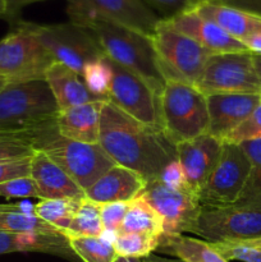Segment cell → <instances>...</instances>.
I'll return each mask as SVG.
<instances>
[{"label": "cell", "instance_id": "cell-1", "mask_svg": "<svg viewBox=\"0 0 261 262\" xmlns=\"http://www.w3.org/2000/svg\"><path fill=\"white\" fill-rule=\"evenodd\" d=\"M99 145L115 165L136 171L147 183L159 179L177 159L176 145L164 132L133 119L110 101H105L100 115Z\"/></svg>", "mask_w": 261, "mask_h": 262}, {"label": "cell", "instance_id": "cell-2", "mask_svg": "<svg viewBox=\"0 0 261 262\" xmlns=\"http://www.w3.org/2000/svg\"><path fill=\"white\" fill-rule=\"evenodd\" d=\"M58 114L45 78L9 82L0 91V133L31 135L56 127Z\"/></svg>", "mask_w": 261, "mask_h": 262}, {"label": "cell", "instance_id": "cell-3", "mask_svg": "<svg viewBox=\"0 0 261 262\" xmlns=\"http://www.w3.org/2000/svg\"><path fill=\"white\" fill-rule=\"evenodd\" d=\"M83 27L91 31L107 58L142 77L161 95L166 81L161 73L151 37L104 20H94Z\"/></svg>", "mask_w": 261, "mask_h": 262}, {"label": "cell", "instance_id": "cell-4", "mask_svg": "<svg viewBox=\"0 0 261 262\" xmlns=\"http://www.w3.org/2000/svg\"><path fill=\"white\" fill-rule=\"evenodd\" d=\"M26 136L33 150L45 154L83 191L115 165L99 143L90 145L72 141L59 135L56 127Z\"/></svg>", "mask_w": 261, "mask_h": 262}, {"label": "cell", "instance_id": "cell-5", "mask_svg": "<svg viewBox=\"0 0 261 262\" xmlns=\"http://www.w3.org/2000/svg\"><path fill=\"white\" fill-rule=\"evenodd\" d=\"M163 132L173 145L206 135L209 112L206 96L197 87L179 81H166L160 95Z\"/></svg>", "mask_w": 261, "mask_h": 262}, {"label": "cell", "instance_id": "cell-6", "mask_svg": "<svg viewBox=\"0 0 261 262\" xmlns=\"http://www.w3.org/2000/svg\"><path fill=\"white\" fill-rule=\"evenodd\" d=\"M151 42L165 81H179L199 86L211 55L209 50L171 28L164 19L159 22L151 36Z\"/></svg>", "mask_w": 261, "mask_h": 262}, {"label": "cell", "instance_id": "cell-7", "mask_svg": "<svg viewBox=\"0 0 261 262\" xmlns=\"http://www.w3.org/2000/svg\"><path fill=\"white\" fill-rule=\"evenodd\" d=\"M0 40V76L9 82L45 78L55 60L38 40L33 23L19 19Z\"/></svg>", "mask_w": 261, "mask_h": 262}, {"label": "cell", "instance_id": "cell-8", "mask_svg": "<svg viewBox=\"0 0 261 262\" xmlns=\"http://www.w3.org/2000/svg\"><path fill=\"white\" fill-rule=\"evenodd\" d=\"M67 13L71 22L79 26L104 20L148 37L161 20L160 15L143 0H72L68 3Z\"/></svg>", "mask_w": 261, "mask_h": 262}, {"label": "cell", "instance_id": "cell-9", "mask_svg": "<svg viewBox=\"0 0 261 262\" xmlns=\"http://www.w3.org/2000/svg\"><path fill=\"white\" fill-rule=\"evenodd\" d=\"M106 60L113 74L107 101L142 124L163 132L160 95L142 77L128 71L107 56Z\"/></svg>", "mask_w": 261, "mask_h": 262}, {"label": "cell", "instance_id": "cell-10", "mask_svg": "<svg viewBox=\"0 0 261 262\" xmlns=\"http://www.w3.org/2000/svg\"><path fill=\"white\" fill-rule=\"evenodd\" d=\"M194 234L210 243L261 237V205L235 202L202 206Z\"/></svg>", "mask_w": 261, "mask_h": 262}, {"label": "cell", "instance_id": "cell-11", "mask_svg": "<svg viewBox=\"0 0 261 262\" xmlns=\"http://www.w3.org/2000/svg\"><path fill=\"white\" fill-rule=\"evenodd\" d=\"M33 28L54 60L81 76L86 64L105 55L91 31L71 20L59 25L33 23Z\"/></svg>", "mask_w": 261, "mask_h": 262}, {"label": "cell", "instance_id": "cell-12", "mask_svg": "<svg viewBox=\"0 0 261 262\" xmlns=\"http://www.w3.org/2000/svg\"><path fill=\"white\" fill-rule=\"evenodd\" d=\"M197 89L212 94H261L251 51L211 54Z\"/></svg>", "mask_w": 261, "mask_h": 262}, {"label": "cell", "instance_id": "cell-13", "mask_svg": "<svg viewBox=\"0 0 261 262\" xmlns=\"http://www.w3.org/2000/svg\"><path fill=\"white\" fill-rule=\"evenodd\" d=\"M251 163L238 143L223 142L214 170L199 193L201 206H225L240 200L250 177Z\"/></svg>", "mask_w": 261, "mask_h": 262}, {"label": "cell", "instance_id": "cell-14", "mask_svg": "<svg viewBox=\"0 0 261 262\" xmlns=\"http://www.w3.org/2000/svg\"><path fill=\"white\" fill-rule=\"evenodd\" d=\"M141 196L159 212L164 222V235L194 234L201 204L188 189H171L160 181L148 182Z\"/></svg>", "mask_w": 261, "mask_h": 262}, {"label": "cell", "instance_id": "cell-15", "mask_svg": "<svg viewBox=\"0 0 261 262\" xmlns=\"http://www.w3.org/2000/svg\"><path fill=\"white\" fill-rule=\"evenodd\" d=\"M261 100V94L207 95V135L224 142L251 114Z\"/></svg>", "mask_w": 261, "mask_h": 262}, {"label": "cell", "instance_id": "cell-16", "mask_svg": "<svg viewBox=\"0 0 261 262\" xmlns=\"http://www.w3.org/2000/svg\"><path fill=\"white\" fill-rule=\"evenodd\" d=\"M222 146V141L207 133L176 146L177 159L186 174L189 191L197 197L219 160Z\"/></svg>", "mask_w": 261, "mask_h": 262}, {"label": "cell", "instance_id": "cell-17", "mask_svg": "<svg viewBox=\"0 0 261 262\" xmlns=\"http://www.w3.org/2000/svg\"><path fill=\"white\" fill-rule=\"evenodd\" d=\"M164 20L171 28L188 36L211 54L248 51L241 41L228 35L211 20L200 15L193 8Z\"/></svg>", "mask_w": 261, "mask_h": 262}, {"label": "cell", "instance_id": "cell-18", "mask_svg": "<svg viewBox=\"0 0 261 262\" xmlns=\"http://www.w3.org/2000/svg\"><path fill=\"white\" fill-rule=\"evenodd\" d=\"M147 182L130 169L114 165L84 191V197L96 204L129 202L138 197Z\"/></svg>", "mask_w": 261, "mask_h": 262}, {"label": "cell", "instance_id": "cell-19", "mask_svg": "<svg viewBox=\"0 0 261 262\" xmlns=\"http://www.w3.org/2000/svg\"><path fill=\"white\" fill-rule=\"evenodd\" d=\"M31 178L35 181L40 200L84 197L83 189L41 151H35L31 158Z\"/></svg>", "mask_w": 261, "mask_h": 262}, {"label": "cell", "instance_id": "cell-20", "mask_svg": "<svg viewBox=\"0 0 261 262\" xmlns=\"http://www.w3.org/2000/svg\"><path fill=\"white\" fill-rule=\"evenodd\" d=\"M105 100L86 102L78 106L59 110L56 129L72 141L95 145L100 138V115Z\"/></svg>", "mask_w": 261, "mask_h": 262}, {"label": "cell", "instance_id": "cell-21", "mask_svg": "<svg viewBox=\"0 0 261 262\" xmlns=\"http://www.w3.org/2000/svg\"><path fill=\"white\" fill-rule=\"evenodd\" d=\"M192 8L241 42L252 33L261 31V17L224 3L202 0Z\"/></svg>", "mask_w": 261, "mask_h": 262}, {"label": "cell", "instance_id": "cell-22", "mask_svg": "<svg viewBox=\"0 0 261 262\" xmlns=\"http://www.w3.org/2000/svg\"><path fill=\"white\" fill-rule=\"evenodd\" d=\"M45 81L50 87L59 110L101 100L87 90L81 74L58 61H54L46 71Z\"/></svg>", "mask_w": 261, "mask_h": 262}, {"label": "cell", "instance_id": "cell-23", "mask_svg": "<svg viewBox=\"0 0 261 262\" xmlns=\"http://www.w3.org/2000/svg\"><path fill=\"white\" fill-rule=\"evenodd\" d=\"M14 252H42L73 260L77 257L64 234L13 233L0 230V255Z\"/></svg>", "mask_w": 261, "mask_h": 262}, {"label": "cell", "instance_id": "cell-24", "mask_svg": "<svg viewBox=\"0 0 261 262\" xmlns=\"http://www.w3.org/2000/svg\"><path fill=\"white\" fill-rule=\"evenodd\" d=\"M156 251L184 262H229L210 242L184 234L161 235Z\"/></svg>", "mask_w": 261, "mask_h": 262}, {"label": "cell", "instance_id": "cell-25", "mask_svg": "<svg viewBox=\"0 0 261 262\" xmlns=\"http://www.w3.org/2000/svg\"><path fill=\"white\" fill-rule=\"evenodd\" d=\"M118 233H138L160 238L164 235V222L159 212L140 194L129 202Z\"/></svg>", "mask_w": 261, "mask_h": 262}, {"label": "cell", "instance_id": "cell-26", "mask_svg": "<svg viewBox=\"0 0 261 262\" xmlns=\"http://www.w3.org/2000/svg\"><path fill=\"white\" fill-rule=\"evenodd\" d=\"M102 232H104V225L100 215V204L83 197L71 225L68 229L64 230L63 234L67 238L100 237Z\"/></svg>", "mask_w": 261, "mask_h": 262}, {"label": "cell", "instance_id": "cell-27", "mask_svg": "<svg viewBox=\"0 0 261 262\" xmlns=\"http://www.w3.org/2000/svg\"><path fill=\"white\" fill-rule=\"evenodd\" d=\"M81 200L55 199L40 200L35 204V215L53 227L58 228L61 233L67 230L78 210Z\"/></svg>", "mask_w": 261, "mask_h": 262}, {"label": "cell", "instance_id": "cell-28", "mask_svg": "<svg viewBox=\"0 0 261 262\" xmlns=\"http://www.w3.org/2000/svg\"><path fill=\"white\" fill-rule=\"evenodd\" d=\"M69 246L82 262H114L118 257L114 243L100 237H68Z\"/></svg>", "mask_w": 261, "mask_h": 262}, {"label": "cell", "instance_id": "cell-29", "mask_svg": "<svg viewBox=\"0 0 261 262\" xmlns=\"http://www.w3.org/2000/svg\"><path fill=\"white\" fill-rule=\"evenodd\" d=\"M251 163L250 177L237 202H253L261 205V138L238 143Z\"/></svg>", "mask_w": 261, "mask_h": 262}, {"label": "cell", "instance_id": "cell-30", "mask_svg": "<svg viewBox=\"0 0 261 262\" xmlns=\"http://www.w3.org/2000/svg\"><path fill=\"white\" fill-rule=\"evenodd\" d=\"M160 238L138 233H118L114 241L117 256L122 257L145 258L154 253L159 246Z\"/></svg>", "mask_w": 261, "mask_h": 262}, {"label": "cell", "instance_id": "cell-31", "mask_svg": "<svg viewBox=\"0 0 261 262\" xmlns=\"http://www.w3.org/2000/svg\"><path fill=\"white\" fill-rule=\"evenodd\" d=\"M0 230L13 233H38V234L61 233L58 228L53 227L36 215L15 214V212H0Z\"/></svg>", "mask_w": 261, "mask_h": 262}, {"label": "cell", "instance_id": "cell-32", "mask_svg": "<svg viewBox=\"0 0 261 262\" xmlns=\"http://www.w3.org/2000/svg\"><path fill=\"white\" fill-rule=\"evenodd\" d=\"M112 77V68H110L105 55L96 60L90 61L82 72V78H83L87 90L94 96L105 100V101H107Z\"/></svg>", "mask_w": 261, "mask_h": 262}, {"label": "cell", "instance_id": "cell-33", "mask_svg": "<svg viewBox=\"0 0 261 262\" xmlns=\"http://www.w3.org/2000/svg\"><path fill=\"white\" fill-rule=\"evenodd\" d=\"M227 261L261 262V237L211 243Z\"/></svg>", "mask_w": 261, "mask_h": 262}, {"label": "cell", "instance_id": "cell-34", "mask_svg": "<svg viewBox=\"0 0 261 262\" xmlns=\"http://www.w3.org/2000/svg\"><path fill=\"white\" fill-rule=\"evenodd\" d=\"M35 150L26 135L0 133V161L32 158Z\"/></svg>", "mask_w": 261, "mask_h": 262}, {"label": "cell", "instance_id": "cell-35", "mask_svg": "<svg viewBox=\"0 0 261 262\" xmlns=\"http://www.w3.org/2000/svg\"><path fill=\"white\" fill-rule=\"evenodd\" d=\"M261 138V100L252 114L224 141L230 143H242L246 141Z\"/></svg>", "mask_w": 261, "mask_h": 262}, {"label": "cell", "instance_id": "cell-36", "mask_svg": "<svg viewBox=\"0 0 261 262\" xmlns=\"http://www.w3.org/2000/svg\"><path fill=\"white\" fill-rule=\"evenodd\" d=\"M0 196L4 199H38L37 187L35 181L30 177L13 179L7 183L0 184Z\"/></svg>", "mask_w": 261, "mask_h": 262}, {"label": "cell", "instance_id": "cell-37", "mask_svg": "<svg viewBox=\"0 0 261 262\" xmlns=\"http://www.w3.org/2000/svg\"><path fill=\"white\" fill-rule=\"evenodd\" d=\"M130 202V201H129ZM129 202H107L100 204V215L104 225V230L119 232L122 223L127 214Z\"/></svg>", "mask_w": 261, "mask_h": 262}, {"label": "cell", "instance_id": "cell-38", "mask_svg": "<svg viewBox=\"0 0 261 262\" xmlns=\"http://www.w3.org/2000/svg\"><path fill=\"white\" fill-rule=\"evenodd\" d=\"M154 12L160 14L161 19H169L184 10L191 9L196 0H143Z\"/></svg>", "mask_w": 261, "mask_h": 262}, {"label": "cell", "instance_id": "cell-39", "mask_svg": "<svg viewBox=\"0 0 261 262\" xmlns=\"http://www.w3.org/2000/svg\"><path fill=\"white\" fill-rule=\"evenodd\" d=\"M158 181H160L164 186L171 189H188V184H187L186 174H184L183 168H182L181 163L178 159L170 161L165 168L161 170L160 176H159Z\"/></svg>", "mask_w": 261, "mask_h": 262}, {"label": "cell", "instance_id": "cell-40", "mask_svg": "<svg viewBox=\"0 0 261 262\" xmlns=\"http://www.w3.org/2000/svg\"><path fill=\"white\" fill-rule=\"evenodd\" d=\"M31 176V158L0 161V184Z\"/></svg>", "mask_w": 261, "mask_h": 262}, {"label": "cell", "instance_id": "cell-41", "mask_svg": "<svg viewBox=\"0 0 261 262\" xmlns=\"http://www.w3.org/2000/svg\"><path fill=\"white\" fill-rule=\"evenodd\" d=\"M41 2H46V0H7V12H5L4 18L13 25L19 20V14L23 8ZM67 2L69 3L72 0H67Z\"/></svg>", "mask_w": 261, "mask_h": 262}, {"label": "cell", "instance_id": "cell-42", "mask_svg": "<svg viewBox=\"0 0 261 262\" xmlns=\"http://www.w3.org/2000/svg\"><path fill=\"white\" fill-rule=\"evenodd\" d=\"M216 2L224 3L230 7L238 8V9L246 10V12L261 17V0H216Z\"/></svg>", "mask_w": 261, "mask_h": 262}, {"label": "cell", "instance_id": "cell-43", "mask_svg": "<svg viewBox=\"0 0 261 262\" xmlns=\"http://www.w3.org/2000/svg\"><path fill=\"white\" fill-rule=\"evenodd\" d=\"M243 45L246 46L248 51L253 54H260L261 55V31L252 33L248 37H246L242 41Z\"/></svg>", "mask_w": 261, "mask_h": 262}, {"label": "cell", "instance_id": "cell-44", "mask_svg": "<svg viewBox=\"0 0 261 262\" xmlns=\"http://www.w3.org/2000/svg\"><path fill=\"white\" fill-rule=\"evenodd\" d=\"M142 261L143 262H184L179 260V258H166V257H163V256L155 255V253H151V255H148L147 257L142 258Z\"/></svg>", "mask_w": 261, "mask_h": 262}, {"label": "cell", "instance_id": "cell-45", "mask_svg": "<svg viewBox=\"0 0 261 262\" xmlns=\"http://www.w3.org/2000/svg\"><path fill=\"white\" fill-rule=\"evenodd\" d=\"M252 61H253V67H255L256 76H257V79H258V83H260V87H261V55L260 54L252 53Z\"/></svg>", "mask_w": 261, "mask_h": 262}, {"label": "cell", "instance_id": "cell-46", "mask_svg": "<svg viewBox=\"0 0 261 262\" xmlns=\"http://www.w3.org/2000/svg\"><path fill=\"white\" fill-rule=\"evenodd\" d=\"M114 262H143L142 258H135V257H122L118 256Z\"/></svg>", "mask_w": 261, "mask_h": 262}, {"label": "cell", "instance_id": "cell-47", "mask_svg": "<svg viewBox=\"0 0 261 262\" xmlns=\"http://www.w3.org/2000/svg\"><path fill=\"white\" fill-rule=\"evenodd\" d=\"M7 12V0H0V17L4 18Z\"/></svg>", "mask_w": 261, "mask_h": 262}, {"label": "cell", "instance_id": "cell-48", "mask_svg": "<svg viewBox=\"0 0 261 262\" xmlns=\"http://www.w3.org/2000/svg\"><path fill=\"white\" fill-rule=\"evenodd\" d=\"M8 83H9V81H8L7 78H4V77L0 76V91H2V90L4 89Z\"/></svg>", "mask_w": 261, "mask_h": 262}, {"label": "cell", "instance_id": "cell-49", "mask_svg": "<svg viewBox=\"0 0 261 262\" xmlns=\"http://www.w3.org/2000/svg\"><path fill=\"white\" fill-rule=\"evenodd\" d=\"M197 2H202V0H196V3ZM210 2H216V0H210ZM196 3H194V4H196Z\"/></svg>", "mask_w": 261, "mask_h": 262}]
</instances>
